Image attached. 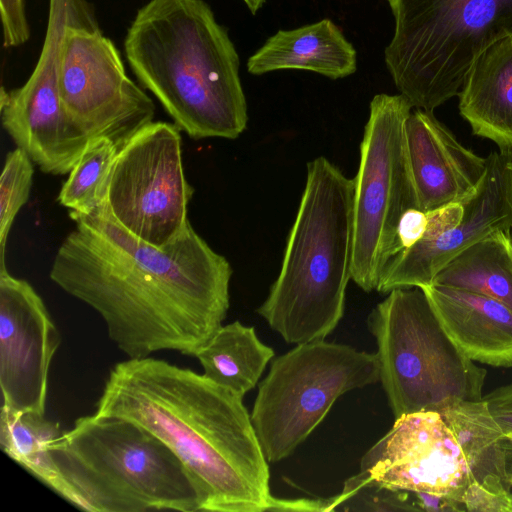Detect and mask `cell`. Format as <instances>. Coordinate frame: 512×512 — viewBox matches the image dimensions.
I'll list each match as a JSON object with an SVG mask.
<instances>
[{
	"instance_id": "cell-1",
	"label": "cell",
	"mask_w": 512,
	"mask_h": 512,
	"mask_svg": "<svg viewBox=\"0 0 512 512\" xmlns=\"http://www.w3.org/2000/svg\"><path fill=\"white\" fill-rule=\"evenodd\" d=\"M69 216L75 228L56 252L50 279L101 316L129 359L162 350L195 357L227 315L228 260L190 222L155 247L119 225L105 204Z\"/></svg>"
},
{
	"instance_id": "cell-2",
	"label": "cell",
	"mask_w": 512,
	"mask_h": 512,
	"mask_svg": "<svg viewBox=\"0 0 512 512\" xmlns=\"http://www.w3.org/2000/svg\"><path fill=\"white\" fill-rule=\"evenodd\" d=\"M96 408L164 442L197 484L201 511H270L269 462L243 398L229 389L164 360L129 359L110 370Z\"/></svg>"
},
{
	"instance_id": "cell-3",
	"label": "cell",
	"mask_w": 512,
	"mask_h": 512,
	"mask_svg": "<svg viewBox=\"0 0 512 512\" xmlns=\"http://www.w3.org/2000/svg\"><path fill=\"white\" fill-rule=\"evenodd\" d=\"M124 52L138 82L190 138L233 140L246 129L239 55L204 0H150L130 24Z\"/></svg>"
},
{
	"instance_id": "cell-4",
	"label": "cell",
	"mask_w": 512,
	"mask_h": 512,
	"mask_svg": "<svg viewBox=\"0 0 512 512\" xmlns=\"http://www.w3.org/2000/svg\"><path fill=\"white\" fill-rule=\"evenodd\" d=\"M354 180L324 156L307 177L281 269L257 309L287 343L325 339L344 314L352 274Z\"/></svg>"
},
{
	"instance_id": "cell-5",
	"label": "cell",
	"mask_w": 512,
	"mask_h": 512,
	"mask_svg": "<svg viewBox=\"0 0 512 512\" xmlns=\"http://www.w3.org/2000/svg\"><path fill=\"white\" fill-rule=\"evenodd\" d=\"M61 497L91 512L202 510L194 479L159 438L127 419L78 418L49 444Z\"/></svg>"
},
{
	"instance_id": "cell-6",
	"label": "cell",
	"mask_w": 512,
	"mask_h": 512,
	"mask_svg": "<svg viewBox=\"0 0 512 512\" xmlns=\"http://www.w3.org/2000/svg\"><path fill=\"white\" fill-rule=\"evenodd\" d=\"M394 33L384 51L413 108L433 112L457 96L475 59L512 36V0H387Z\"/></svg>"
},
{
	"instance_id": "cell-7",
	"label": "cell",
	"mask_w": 512,
	"mask_h": 512,
	"mask_svg": "<svg viewBox=\"0 0 512 512\" xmlns=\"http://www.w3.org/2000/svg\"><path fill=\"white\" fill-rule=\"evenodd\" d=\"M379 381L395 418L479 401L486 370L451 340L421 287L397 288L367 318Z\"/></svg>"
},
{
	"instance_id": "cell-8",
	"label": "cell",
	"mask_w": 512,
	"mask_h": 512,
	"mask_svg": "<svg viewBox=\"0 0 512 512\" xmlns=\"http://www.w3.org/2000/svg\"><path fill=\"white\" fill-rule=\"evenodd\" d=\"M378 381L376 353L325 339L295 345L273 359L251 413L267 461L293 453L340 396Z\"/></svg>"
},
{
	"instance_id": "cell-9",
	"label": "cell",
	"mask_w": 512,
	"mask_h": 512,
	"mask_svg": "<svg viewBox=\"0 0 512 512\" xmlns=\"http://www.w3.org/2000/svg\"><path fill=\"white\" fill-rule=\"evenodd\" d=\"M413 107L402 95L376 94L360 144L354 180L351 279L364 291L377 289L397 253L403 213L418 208L406 147V121Z\"/></svg>"
},
{
	"instance_id": "cell-10",
	"label": "cell",
	"mask_w": 512,
	"mask_h": 512,
	"mask_svg": "<svg viewBox=\"0 0 512 512\" xmlns=\"http://www.w3.org/2000/svg\"><path fill=\"white\" fill-rule=\"evenodd\" d=\"M193 192L184 173L180 129L152 121L118 149L105 206L130 234L163 247L189 223Z\"/></svg>"
},
{
	"instance_id": "cell-11",
	"label": "cell",
	"mask_w": 512,
	"mask_h": 512,
	"mask_svg": "<svg viewBox=\"0 0 512 512\" xmlns=\"http://www.w3.org/2000/svg\"><path fill=\"white\" fill-rule=\"evenodd\" d=\"M58 89L65 113L90 141L105 138L120 148L154 118L153 100L127 75L100 28L66 29Z\"/></svg>"
},
{
	"instance_id": "cell-12",
	"label": "cell",
	"mask_w": 512,
	"mask_h": 512,
	"mask_svg": "<svg viewBox=\"0 0 512 512\" xmlns=\"http://www.w3.org/2000/svg\"><path fill=\"white\" fill-rule=\"evenodd\" d=\"M360 471L394 490L444 495L462 504L475 481L462 444L436 411L395 418L363 455Z\"/></svg>"
},
{
	"instance_id": "cell-13",
	"label": "cell",
	"mask_w": 512,
	"mask_h": 512,
	"mask_svg": "<svg viewBox=\"0 0 512 512\" xmlns=\"http://www.w3.org/2000/svg\"><path fill=\"white\" fill-rule=\"evenodd\" d=\"M60 335L34 288L0 268L1 409L45 414Z\"/></svg>"
},
{
	"instance_id": "cell-14",
	"label": "cell",
	"mask_w": 512,
	"mask_h": 512,
	"mask_svg": "<svg viewBox=\"0 0 512 512\" xmlns=\"http://www.w3.org/2000/svg\"><path fill=\"white\" fill-rule=\"evenodd\" d=\"M463 215L455 226L422 238L394 255L386 265L376 291L425 287L457 254L485 236L512 229V152L494 151L476 192L462 202Z\"/></svg>"
},
{
	"instance_id": "cell-15",
	"label": "cell",
	"mask_w": 512,
	"mask_h": 512,
	"mask_svg": "<svg viewBox=\"0 0 512 512\" xmlns=\"http://www.w3.org/2000/svg\"><path fill=\"white\" fill-rule=\"evenodd\" d=\"M417 206L428 212L462 203L484 177L487 157L463 146L433 112L411 111L405 127Z\"/></svg>"
},
{
	"instance_id": "cell-16",
	"label": "cell",
	"mask_w": 512,
	"mask_h": 512,
	"mask_svg": "<svg viewBox=\"0 0 512 512\" xmlns=\"http://www.w3.org/2000/svg\"><path fill=\"white\" fill-rule=\"evenodd\" d=\"M441 415L462 444L475 482L512 512V383Z\"/></svg>"
},
{
	"instance_id": "cell-17",
	"label": "cell",
	"mask_w": 512,
	"mask_h": 512,
	"mask_svg": "<svg viewBox=\"0 0 512 512\" xmlns=\"http://www.w3.org/2000/svg\"><path fill=\"white\" fill-rule=\"evenodd\" d=\"M3 128L42 172L69 174L90 140L65 113L59 93L1 89Z\"/></svg>"
},
{
	"instance_id": "cell-18",
	"label": "cell",
	"mask_w": 512,
	"mask_h": 512,
	"mask_svg": "<svg viewBox=\"0 0 512 512\" xmlns=\"http://www.w3.org/2000/svg\"><path fill=\"white\" fill-rule=\"evenodd\" d=\"M445 332L471 360L512 367V310L488 296L431 284L421 287Z\"/></svg>"
},
{
	"instance_id": "cell-19",
	"label": "cell",
	"mask_w": 512,
	"mask_h": 512,
	"mask_svg": "<svg viewBox=\"0 0 512 512\" xmlns=\"http://www.w3.org/2000/svg\"><path fill=\"white\" fill-rule=\"evenodd\" d=\"M311 71L336 80L357 70V51L330 19L278 30L252 54L247 70L263 75L279 70Z\"/></svg>"
},
{
	"instance_id": "cell-20",
	"label": "cell",
	"mask_w": 512,
	"mask_h": 512,
	"mask_svg": "<svg viewBox=\"0 0 512 512\" xmlns=\"http://www.w3.org/2000/svg\"><path fill=\"white\" fill-rule=\"evenodd\" d=\"M457 96L472 133L512 152V36L475 59Z\"/></svg>"
},
{
	"instance_id": "cell-21",
	"label": "cell",
	"mask_w": 512,
	"mask_h": 512,
	"mask_svg": "<svg viewBox=\"0 0 512 512\" xmlns=\"http://www.w3.org/2000/svg\"><path fill=\"white\" fill-rule=\"evenodd\" d=\"M274 354L254 327L234 321L222 325L195 357L204 376L243 398L258 384Z\"/></svg>"
},
{
	"instance_id": "cell-22",
	"label": "cell",
	"mask_w": 512,
	"mask_h": 512,
	"mask_svg": "<svg viewBox=\"0 0 512 512\" xmlns=\"http://www.w3.org/2000/svg\"><path fill=\"white\" fill-rule=\"evenodd\" d=\"M431 284L479 293L512 310L511 231H495L470 245L453 257Z\"/></svg>"
},
{
	"instance_id": "cell-23",
	"label": "cell",
	"mask_w": 512,
	"mask_h": 512,
	"mask_svg": "<svg viewBox=\"0 0 512 512\" xmlns=\"http://www.w3.org/2000/svg\"><path fill=\"white\" fill-rule=\"evenodd\" d=\"M61 433L59 424L47 420L44 414L1 409L2 451L59 496L62 484L49 453V444Z\"/></svg>"
},
{
	"instance_id": "cell-24",
	"label": "cell",
	"mask_w": 512,
	"mask_h": 512,
	"mask_svg": "<svg viewBox=\"0 0 512 512\" xmlns=\"http://www.w3.org/2000/svg\"><path fill=\"white\" fill-rule=\"evenodd\" d=\"M118 149L109 139L91 140L61 187L60 205L78 213L103 206Z\"/></svg>"
},
{
	"instance_id": "cell-25",
	"label": "cell",
	"mask_w": 512,
	"mask_h": 512,
	"mask_svg": "<svg viewBox=\"0 0 512 512\" xmlns=\"http://www.w3.org/2000/svg\"><path fill=\"white\" fill-rule=\"evenodd\" d=\"M368 511L396 512L420 511L413 494L394 490L370 478L365 472L348 478L342 491L333 497L323 499L322 512Z\"/></svg>"
},
{
	"instance_id": "cell-26",
	"label": "cell",
	"mask_w": 512,
	"mask_h": 512,
	"mask_svg": "<svg viewBox=\"0 0 512 512\" xmlns=\"http://www.w3.org/2000/svg\"><path fill=\"white\" fill-rule=\"evenodd\" d=\"M33 164L25 151L16 148L5 158L0 177V268L5 266L8 235L19 210L29 199Z\"/></svg>"
},
{
	"instance_id": "cell-27",
	"label": "cell",
	"mask_w": 512,
	"mask_h": 512,
	"mask_svg": "<svg viewBox=\"0 0 512 512\" xmlns=\"http://www.w3.org/2000/svg\"><path fill=\"white\" fill-rule=\"evenodd\" d=\"M427 223L426 212L419 208L406 210L401 216L397 228V253L417 243L423 237Z\"/></svg>"
},
{
	"instance_id": "cell-28",
	"label": "cell",
	"mask_w": 512,
	"mask_h": 512,
	"mask_svg": "<svg viewBox=\"0 0 512 512\" xmlns=\"http://www.w3.org/2000/svg\"><path fill=\"white\" fill-rule=\"evenodd\" d=\"M416 505L418 506L420 511L426 512H456V511H466L464 504L461 502L444 496L437 494H430L424 492H415L412 493Z\"/></svg>"
},
{
	"instance_id": "cell-29",
	"label": "cell",
	"mask_w": 512,
	"mask_h": 512,
	"mask_svg": "<svg viewBox=\"0 0 512 512\" xmlns=\"http://www.w3.org/2000/svg\"><path fill=\"white\" fill-rule=\"evenodd\" d=\"M323 499H278L275 498L270 511L322 512Z\"/></svg>"
},
{
	"instance_id": "cell-30",
	"label": "cell",
	"mask_w": 512,
	"mask_h": 512,
	"mask_svg": "<svg viewBox=\"0 0 512 512\" xmlns=\"http://www.w3.org/2000/svg\"><path fill=\"white\" fill-rule=\"evenodd\" d=\"M242 1L245 3V5L247 6V8L249 9V11L252 14H256L257 11L260 8H262V6L266 0H242Z\"/></svg>"
},
{
	"instance_id": "cell-31",
	"label": "cell",
	"mask_w": 512,
	"mask_h": 512,
	"mask_svg": "<svg viewBox=\"0 0 512 512\" xmlns=\"http://www.w3.org/2000/svg\"><path fill=\"white\" fill-rule=\"evenodd\" d=\"M511 231H512V229H511Z\"/></svg>"
}]
</instances>
